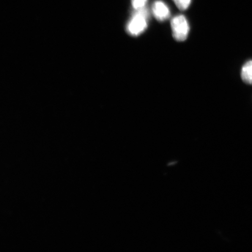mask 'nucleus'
I'll use <instances>...</instances> for the list:
<instances>
[{"label": "nucleus", "mask_w": 252, "mask_h": 252, "mask_svg": "<svg viewBox=\"0 0 252 252\" xmlns=\"http://www.w3.org/2000/svg\"><path fill=\"white\" fill-rule=\"evenodd\" d=\"M149 12L146 8L137 9L127 27L129 33L133 36H138L146 30L148 25Z\"/></svg>", "instance_id": "1"}, {"label": "nucleus", "mask_w": 252, "mask_h": 252, "mask_svg": "<svg viewBox=\"0 0 252 252\" xmlns=\"http://www.w3.org/2000/svg\"><path fill=\"white\" fill-rule=\"evenodd\" d=\"M171 28L173 36L179 42H182L187 39L189 32L188 22L184 15H178L171 21Z\"/></svg>", "instance_id": "2"}, {"label": "nucleus", "mask_w": 252, "mask_h": 252, "mask_svg": "<svg viewBox=\"0 0 252 252\" xmlns=\"http://www.w3.org/2000/svg\"><path fill=\"white\" fill-rule=\"evenodd\" d=\"M153 12L154 17L159 21L167 20L171 15L168 6L161 1H156L154 3Z\"/></svg>", "instance_id": "3"}, {"label": "nucleus", "mask_w": 252, "mask_h": 252, "mask_svg": "<svg viewBox=\"0 0 252 252\" xmlns=\"http://www.w3.org/2000/svg\"><path fill=\"white\" fill-rule=\"evenodd\" d=\"M241 78L246 84L252 85V61L247 62L242 67Z\"/></svg>", "instance_id": "4"}, {"label": "nucleus", "mask_w": 252, "mask_h": 252, "mask_svg": "<svg viewBox=\"0 0 252 252\" xmlns=\"http://www.w3.org/2000/svg\"><path fill=\"white\" fill-rule=\"evenodd\" d=\"M176 6L181 10H185L190 5L191 0H173Z\"/></svg>", "instance_id": "5"}, {"label": "nucleus", "mask_w": 252, "mask_h": 252, "mask_svg": "<svg viewBox=\"0 0 252 252\" xmlns=\"http://www.w3.org/2000/svg\"><path fill=\"white\" fill-rule=\"evenodd\" d=\"M147 0H132V4H133L134 9H139L144 8Z\"/></svg>", "instance_id": "6"}]
</instances>
